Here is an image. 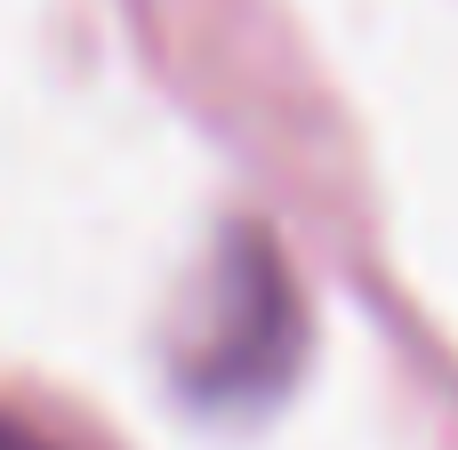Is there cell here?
<instances>
[{
    "label": "cell",
    "instance_id": "1",
    "mask_svg": "<svg viewBox=\"0 0 458 450\" xmlns=\"http://www.w3.org/2000/svg\"><path fill=\"white\" fill-rule=\"evenodd\" d=\"M282 330H290V282L274 274L266 250L209 266V306L193 314V346H185V378L201 395H233L250 378L282 370Z\"/></svg>",
    "mask_w": 458,
    "mask_h": 450
},
{
    "label": "cell",
    "instance_id": "2",
    "mask_svg": "<svg viewBox=\"0 0 458 450\" xmlns=\"http://www.w3.org/2000/svg\"><path fill=\"white\" fill-rule=\"evenodd\" d=\"M0 450H113L81 411L32 395V386H0Z\"/></svg>",
    "mask_w": 458,
    "mask_h": 450
}]
</instances>
